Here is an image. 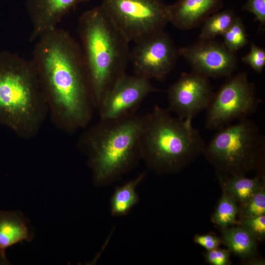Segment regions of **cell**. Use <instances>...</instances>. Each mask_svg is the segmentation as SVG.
I'll use <instances>...</instances> for the list:
<instances>
[{
  "label": "cell",
  "mask_w": 265,
  "mask_h": 265,
  "mask_svg": "<svg viewBox=\"0 0 265 265\" xmlns=\"http://www.w3.org/2000/svg\"><path fill=\"white\" fill-rule=\"evenodd\" d=\"M30 60L54 124L69 132L86 126L95 106L80 45L57 27L35 41Z\"/></svg>",
  "instance_id": "obj_1"
},
{
  "label": "cell",
  "mask_w": 265,
  "mask_h": 265,
  "mask_svg": "<svg viewBox=\"0 0 265 265\" xmlns=\"http://www.w3.org/2000/svg\"><path fill=\"white\" fill-rule=\"evenodd\" d=\"M78 32L94 104L123 75L130 61V41L101 5L80 16Z\"/></svg>",
  "instance_id": "obj_2"
},
{
  "label": "cell",
  "mask_w": 265,
  "mask_h": 265,
  "mask_svg": "<svg viewBox=\"0 0 265 265\" xmlns=\"http://www.w3.org/2000/svg\"><path fill=\"white\" fill-rule=\"evenodd\" d=\"M48 113L31 60L0 53V125L29 139L37 135Z\"/></svg>",
  "instance_id": "obj_3"
},
{
  "label": "cell",
  "mask_w": 265,
  "mask_h": 265,
  "mask_svg": "<svg viewBox=\"0 0 265 265\" xmlns=\"http://www.w3.org/2000/svg\"><path fill=\"white\" fill-rule=\"evenodd\" d=\"M206 146L191 120L173 117L168 108L158 105L145 115L141 157L156 173L180 172L203 154Z\"/></svg>",
  "instance_id": "obj_4"
},
{
  "label": "cell",
  "mask_w": 265,
  "mask_h": 265,
  "mask_svg": "<svg viewBox=\"0 0 265 265\" xmlns=\"http://www.w3.org/2000/svg\"><path fill=\"white\" fill-rule=\"evenodd\" d=\"M144 121L145 115L132 114L101 120L82 136L80 144L89 155L97 185L114 181L141 158L140 137Z\"/></svg>",
  "instance_id": "obj_5"
},
{
  "label": "cell",
  "mask_w": 265,
  "mask_h": 265,
  "mask_svg": "<svg viewBox=\"0 0 265 265\" xmlns=\"http://www.w3.org/2000/svg\"><path fill=\"white\" fill-rule=\"evenodd\" d=\"M203 154L217 177L264 174L265 137L247 118L218 130Z\"/></svg>",
  "instance_id": "obj_6"
},
{
  "label": "cell",
  "mask_w": 265,
  "mask_h": 265,
  "mask_svg": "<svg viewBox=\"0 0 265 265\" xmlns=\"http://www.w3.org/2000/svg\"><path fill=\"white\" fill-rule=\"evenodd\" d=\"M101 5L130 42L163 30L169 22L162 0H102Z\"/></svg>",
  "instance_id": "obj_7"
},
{
  "label": "cell",
  "mask_w": 265,
  "mask_h": 265,
  "mask_svg": "<svg viewBox=\"0 0 265 265\" xmlns=\"http://www.w3.org/2000/svg\"><path fill=\"white\" fill-rule=\"evenodd\" d=\"M259 102L247 73L230 76L213 94L207 108L206 128L218 130L234 120L247 118L255 111Z\"/></svg>",
  "instance_id": "obj_8"
},
{
  "label": "cell",
  "mask_w": 265,
  "mask_h": 265,
  "mask_svg": "<svg viewBox=\"0 0 265 265\" xmlns=\"http://www.w3.org/2000/svg\"><path fill=\"white\" fill-rule=\"evenodd\" d=\"M134 44L130 55L134 74L161 80L174 68L179 56L178 49L164 30Z\"/></svg>",
  "instance_id": "obj_9"
},
{
  "label": "cell",
  "mask_w": 265,
  "mask_h": 265,
  "mask_svg": "<svg viewBox=\"0 0 265 265\" xmlns=\"http://www.w3.org/2000/svg\"><path fill=\"white\" fill-rule=\"evenodd\" d=\"M160 91L151 83L150 80L125 74L101 100L98 106L101 120H112L130 115L148 94Z\"/></svg>",
  "instance_id": "obj_10"
},
{
  "label": "cell",
  "mask_w": 265,
  "mask_h": 265,
  "mask_svg": "<svg viewBox=\"0 0 265 265\" xmlns=\"http://www.w3.org/2000/svg\"><path fill=\"white\" fill-rule=\"evenodd\" d=\"M213 94L209 78L193 71L183 72L168 89V109L180 118L192 120L207 109Z\"/></svg>",
  "instance_id": "obj_11"
},
{
  "label": "cell",
  "mask_w": 265,
  "mask_h": 265,
  "mask_svg": "<svg viewBox=\"0 0 265 265\" xmlns=\"http://www.w3.org/2000/svg\"><path fill=\"white\" fill-rule=\"evenodd\" d=\"M179 56L186 60L192 71L208 78L229 77L235 70L237 57L223 43L200 40L178 49Z\"/></svg>",
  "instance_id": "obj_12"
},
{
  "label": "cell",
  "mask_w": 265,
  "mask_h": 265,
  "mask_svg": "<svg viewBox=\"0 0 265 265\" xmlns=\"http://www.w3.org/2000/svg\"><path fill=\"white\" fill-rule=\"evenodd\" d=\"M90 0H26L31 24L30 42L57 27L63 17L77 5Z\"/></svg>",
  "instance_id": "obj_13"
},
{
  "label": "cell",
  "mask_w": 265,
  "mask_h": 265,
  "mask_svg": "<svg viewBox=\"0 0 265 265\" xmlns=\"http://www.w3.org/2000/svg\"><path fill=\"white\" fill-rule=\"evenodd\" d=\"M223 3V0H178L168 4L169 22L181 29L195 28L219 11Z\"/></svg>",
  "instance_id": "obj_14"
},
{
  "label": "cell",
  "mask_w": 265,
  "mask_h": 265,
  "mask_svg": "<svg viewBox=\"0 0 265 265\" xmlns=\"http://www.w3.org/2000/svg\"><path fill=\"white\" fill-rule=\"evenodd\" d=\"M33 238L28 221L18 211L0 210V265H9L6 250L9 247Z\"/></svg>",
  "instance_id": "obj_15"
},
{
  "label": "cell",
  "mask_w": 265,
  "mask_h": 265,
  "mask_svg": "<svg viewBox=\"0 0 265 265\" xmlns=\"http://www.w3.org/2000/svg\"><path fill=\"white\" fill-rule=\"evenodd\" d=\"M217 177L222 190L234 199L238 208L245 205L265 185L264 174L252 178L245 176Z\"/></svg>",
  "instance_id": "obj_16"
},
{
  "label": "cell",
  "mask_w": 265,
  "mask_h": 265,
  "mask_svg": "<svg viewBox=\"0 0 265 265\" xmlns=\"http://www.w3.org/2000/svg\"><path fill=\"white\" fill-rule=\"evenodd\" d=\"M222 243L235 255L250 259L257 253V239L248 231L239 225L222 229Z\"/></svg>",
  "instance_id": "obj_17"
},
{
  "label": "cell",
  "mask_w": 265,
  "mask_h": 265,
  "mask_svg": "<svg viewBox=\"0 0 265 265\" xmlns=\"http://www.w3.org/2000/svg\"><path fill=\"white\" fill-rule=\"evenodd\" d=\"M145 173L120 186L117 187L110 201V212L113 216L126 214L138 203L136 186L143 180Z\"/></svg>",
  "instance_id": "obj_18"
},
{
  "label": "cell",
  "mask_w": 265,
  "mask_h": 265,
  "mask_svg": "<svg viewBox=\"0 0 265 265\" xmlns=\"http://www.w3.org/2000/svg\"><path fill=\"white\" fill-rule=\"evenodd\" d=\"M231 9L218 11L209 17L202 24L200 40H211L222 35L237 18Z\"/></svg>",
  "instance_id": "obj_19"
},
{
  "label": "cell",
  "mask_w": 265,
  "mask_h": 265,
  "mask_svg": "<svg viewBox=\"0 0 265 265\" xmlns=\"http://www.w3.org/2000/svg\"><path fill=\"white\" fill-rule=\"evenodd\" d=\"M238 206L234 199L222 190V193L212 216V221L221 229L238 224Z\"/></svg>",
  "instance_id": "obj_20"
},
{
  "label": "cell",
  "mask_w": 265,
  "mask_h": 265,
  "mask_svg": "<svg viewBox=\"0 0 265 265\" xmlns=\"http://www.w3.org/2000/svg\"><path fill=\"white\" fill-rule=\"evenodd\" d=\"M223 44L231 52L235 53L248 42L247 35L241 19L237 17L233 24L222 35Z\"/></svg>",
  "instance_id": "obj_21"
},
{
  "label": "cell",
  "mask_w": 265,
  "mask_h": 265,
  "mask_svg": "<svg viewBox=\"0 0 265 265\" xmlns=\"http://www.w3.org/2000/svg\"><path fill=\"white\" fill-rule=\"evenodd\" d=\"M240 217L265 214V185L244 206L238 208Z\"/></svg>",
  "instance_id": "obj_22"
},
{
  "label": "cell",
  "mask_w": 265,
  "mask_h": 265,
  "mask_svg": "<svg viewBox=\"0 0 265 265\" xmlns=\"http://www.w3.org/2000/svg\"><path fill=\"white\" fill-rule=\"evenodd\" d=\"M238 225L250 233L257 240L265 238V214L259 216L240 217Z\"/></svg>",
  "instance_id": "obj_23"
},
{
  "label": "cell",
  "mask_w": 265,
  "mask_h": 265,
  "mask_svg": "<svg viewBox=\"0 0 265 265\" xmlns=\"http://www.w3.org/2000/svg\"><path fill=\"white\" fill-rule=\"evenodd\" d=\"M242 61L249 65L255 72H262L265 66V50L251 43L250 51L241 57Z\"/></svg>",
  "instance_id": "obj_24"
},
{
  "label": "cell",
  "mask_w": 265,
  "mask_h": 265,
  "mask_svg": "<svg viewBox=\"0 0 265 265\" xmlns=\"http://www.w3.org/2000/svg\"><path fill=\"white\" fill-rule=\"evenodd\" d=\"M231 251L228 249H215L207 251L204 254L206 261L212 265H228L230 264Z\"/></svg>",
  "instance_id": "obj_25"
},
{
  "label": "cell",
  "mask_w": 265,
  "mask_h": 265,
  "mask_svg": "<svg viewBox=\"0 0 265 265\" xmlns=\"http://www.w3.org/2000/svg\"><path fill=\"white\" fill-rule=\"evenodd\" d=\"M243 10L252 13L261 26L265 24V0H246Z\"/></svg>",
  "instance_id": "obj_26"
},
{
  "label": "cell",
  "mask_w": 265,
  "mask_h": 265,
  "mask_svg": "<svg viewBox=\"0 0 265 265\" xmlns=\"http://www.w3.org/2000/svg\"><path fill=\"white\" fill-rule=\"evenodd\" d=\"M194 241L210 251L218 248L222 243L221 239L212 234L196 235Z\"/></svg>",
  "instance_id": "obj_27"
}]
</instances>
